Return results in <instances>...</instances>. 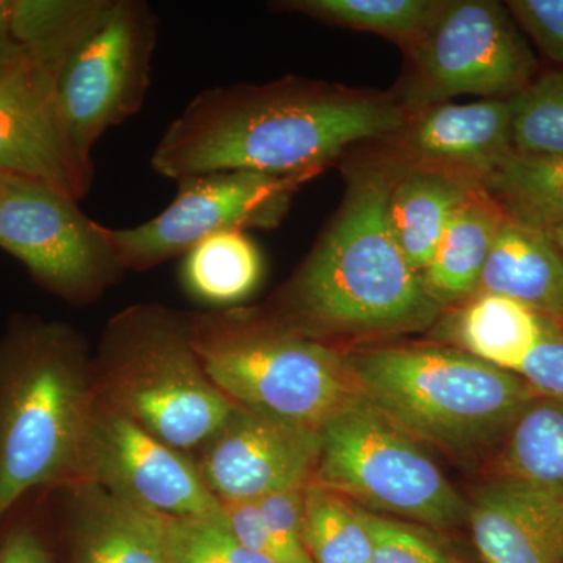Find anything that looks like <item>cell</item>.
Masks as SVG:
<instances>
[{
    "label": "cell",
    "mask_w": 563,
    "mask_h": 563,
    "mask_svg": "<svg viewBox=\"0 0 563 563\" xmlns=\"http://www.w3.org/2000/svg\"><path fill=\"white\" fill-rule=\"evenodd\" d=\"M0 173L38 180L77 202L92 184L95 166L63 121L54 77L27 54L0 77Z\"/></svg>",
    "instance_id": "cell-14"
},
{
    "label": "cell",
    "mask_w": 563,
    "mask_h": 563,
    "mask_svg": "<svg viewBox=\"0 0 563 563\" xmlns=\"http://www.w3.org/2000/svg\"><path fill=\"white\" fill-rule=\"evenodd\" d=\"M192 343L211 383L233 402L320 429L361 396L344 350L246 310L192 317Z\"/></svg>",
    "instance_id": "cell-6"
},
{
    "label": "cell",
    "mask_w": 563,
    "mask_h": 563,
    "mask_svg": "<svg viewBox=\"0 0 563 563\" xmlns=\"http://www.w3.org/2000/svg\"><path fill=\"white\" fill-rule=\"evenodd\" d=\"M442 0H288L277 9L313 20L376 33L406 49L431 22Z\"/></svg>",
    "instance_id": "cell-25"
},
{
    "label": "cell",
    "mask_w": 563,
    "mask_h": 563,
    "mask_svg": "<svg viewBox=\"0 0 563 563\" xmlns=\"http://www.w3.org/2000/svg\"><path fill=\"white\" fill-rule=\"evenodd\" d=\"M544 233L550 236L551 242L554 243V246L558 247L559 252H561L563 255V225H561V228L553 229V231Z\"/></svg>",
    "instance_id": "cell-35"
},
{
    "label": "cell",
    "mask_w": 563,
    "mask_h": 563,
    "mask_svg": "<svg viewBox=\"0 0 563 563\" xmlns=\"http://www.w3.org/2000/svg\"><path fill=\"white\" fill-rule=\"evenodd\" d=\"M313 174L210 173L185 177L174 201L131 229H106L122 269L146 272L221 232L277 228Z\"/></svg>",
    "instance_id": "cell-11"
},
{
    "label": "cell",
    "mask_w": 563,
    "mask_h": 563,
    "mask_svg": "<svg viewBox=\"0 0 563 563\" xmlns=\"http://www.w3.org/2000/svg\"><path fill=\"white\" fill-rule=\"evenodd\" d=\"M92 376L102 406L180 453L199 450L236 407L203 369L192 317L154 303L111 318Z\"/></svg>",
    "instance_id": "cell-5"
},
{
    "label": "cell",
    "mask_w": 563,
    "mask_h": 563,
    "mask_svg": "<svg viewBox=\"0 0 563 563\" xmlns=\"http://www.w3.org/2000/svg\"><path fill=\"white\" fill-rule=\"evenodd\" d=\"M69 490L73 563H172L165 517L96 484L74 485Z\"/></svg>",
    "instance_id": "cell-17"
},
{
    "label": "cell",
    "mask_w": 563,
    "mask_h": 563,
    "mask_svg": "<svg viewBox=\"0 0 563 563\" xmlns=\"http://www.w3.org/2000/svg\"><path fill=\"white\" fill-rule=\"evenodd\" d=\"M537 396L563 401V324L548 322L542 340L517 373Z\"/></svg>",
    "instance_id": "cell-32"
},
{
    "label": "cell",
    "mask_w": 563,
    "mask_h": 563,
    "mask_svg": "<svg viewBox=\"0 0 563 563\" xmlns=\"http://www.w3.org/2000/svg\"><path fill=\"white\" fill-rule=\"evenodd\" d=\"M481 187L510 221L542 232L563 225V154L514 150Z\"/></svg>",
    "instance_id": "cell-22"
},
{
    "label": "cell",
    "mask_w": 563,
    "mask_h": 563,
    "mask_svg": "<svg viewBox=\"0 0 563 563\" xmlns=\"http://www.w3.org/2000/svg\"><path fill=\"white\" fill-rule=\"evenodd\" d=\"M358 391L422 444L454 457L501 446L536 391L450 344H387L344 350Z\"/></svg>",
    "instance_id": "cell-4"
},
{
    "label": "cell",
    "mask_w": 563,
    "mask_h": 563,
    "mask_svg": "<svg viewBox=\"0 0 563 563\" xmlns=\"http://www.w3.org/2000/svg\"><path fill=\"white\" fill-rule=\"evenodd\" d=\"M172 563H274L243 547L222 518H166Z\"/></svg>",
    "instance_id": "cell-29"
},
{
    "label": "cell",
    "mask_w": 563,
    "mask_h": 563,
    "mask_svg": "<svg viewBox=\"0 0 563 563\" xmlns=\"http://www.w3.org/2000/svg\"><path fill=\"white\" fill-rule=\"evenodd\" d=\"M85 483L162 517L222 518L196 462L99 401L81 462Z\"/></svg>",
    "instance_id": "cell-12"
},
{
    "label": "cell",
    "mask_w": 563,
    "mask_h": 563,
    "mask_svg": "<svg viewBox=\"0 0 563 563\" xmlns=\"http://www.w3.org/2000/svg\"><path fill=\"white\" fill-rule=\"evenodd\" d=\"M407 73L396 95L409 111L459 95L510 99L536 79L537 60L506 3L442 0L404 49Z\"/></svg>",
    "instance_id": "cell-8"
},
{
    "label": "cell",
    "mask_w": 563,
    "mask_h": 563,
    "mask_svg": "<svg viewBox=\"0 0 563 563\" xmlns=\"http://www.w3.org/2000/svg\"><path fill=\"white\" fill-rule=\"evenodd\" d=\"M466 523L485 563H563V496L540 485L492 474Z\"/></svg>",
    "instance_id": "cell-16"
},
{
    "label": "cell",
    "mask_w": 563,
    "mask_h": 563,
    "mask_svg": "<svg viewBox=\"0 0 563 563\" xmlns=\"http://www.w3.org/2000/svg\"><path fill=\"white\" fill-rule=\"evenodd\" d=\"M362 518L373 540L369 563H468L418 526L365 509Z\"/></svg>",
    "instance_id": "cell-30"
},
{
    "label": "cell",
    "mask_w": 563,
    "mask_h": 563,
    "mask_svg": "<svg viewBox=\"0 0 563 563\" xmlns=\"http://www.w3.org/2000/svg\"><path fill=\"white\" fill-rule=\"evenodd\" d=\"M263 257L246 232H221L185 254L181 282L199 301L229 306L261 285Z\"/></svg>",
    "instance_id": "cell-24"
},
{
    "label": "cell",
    "mask_w": 563,
    "mask_h": 563,
    "mask_svg": "<svg viewBox=\"0 0 563 563\" xmlns=\"http://www.w3.org/2000/svg\"><path fill=\"white\" fill-rule=\"evenodd\" d=\"M158 20L143 0H99L54 70L63 121L81 154L139 113L151 85Z\"/></svg>",
    "instance_id": "cell-9"
},
{
    "label": "cell",
    "mask_w": 563,
    "mask_h": 563,
    "mask_svg": "<svg viewBox=\"0 0 563 563\" xmlns=\"http://www.w3.org/2000/svg\"><path fill=\"white\" fill-rule=\"evenodd\" d=\"M312 483L368 512L432 529L465 523L468 499L422 443L358 396L320 429Z\"/></svg>",
    "instance_id": "cell-7"
},
{
    "label": "cell",
    "mask_w": 563,
    "mask_h": 563,
    "mask_svg": "<svg viewBox=\"0 0 563 563\" xmlns=\"http://www.w3.org/2000/svg\"><path fill=\"white\" fill-rule=\"evenodd\" d=\"M321 451L318 429L277 420L236 404L228 421L199 448V473L224 501L263 496L312 483Z\"/></svg>",
    "instance_id": "cell-13"
},
{
    "label": "cell",
    "mask_w": 563,
    "mask_h": 563,
    "mask_svg": "<svg viewBox=\"0 0 563 563\" xmlns=\"http://www.w3.org/2000/svg\"><path fill=\"white\" fill-rule=\"evenodd\" d=\"M477 292L507 296L563 324V255L547 233L507 218Z\"/></svg>",
    "instance_id": "cell-20"
},
{
    "label": "cell",
    "mask_w": 563,
    "mask_h": 563,
    "mask_svg": "<svg viewBox=\"0 0 563 563\" xmlns=\"http://www.w3.org/2000/svg\"><path fill=\"white\" fill-rule=\"evenodd\" d=\"M407 117L396 96L298 77L210 88L169 122L151 166L173 180L231 172L318 176L351 144L383 141Z\"/></svg>",
    "instance_id": "cell-1"
},
{
    "label": "cell",
    "mask_w": 563,
    "mask_h": 563,
    "mask_svg": "<svg viewBox=\"0 0 563 563\" xmlns=\"http://www.w3.org/2000/svg\"><path fill=\"white\" fill-rule=\"evenodd\" d=\"M106 229L54 188L0 173V250L47 291L69 302H90L120 277L124 269Z\"/></svg>",
    "instance_id": "cell-10"
},
{
    "label": "cell",
    "mask_w": 563,
    "mask_h": 563,
    "mask_svg": "<svg viewBox=\"0 0 563 563\" xmlns=\"http://www.w3.org/2000/svg\"><path fill=\"white\" fill-rule=\"evenodd\" d=\"M303 544L313 563H369L373 540L362 509L321 485L303 488Z\"/></svg>",
    "instance_id": "cell-26"
},
{
    "label": "cell",
    "mask_w": 563,
    "mask_h": 563,
    "mask_svg": "<svg viewBox=\"0 0 563 563\" xmlns=\"http://www.w3.org/2000/svg\"><path fill=\"white\" fill-rule=\"evenodd\" d=\"M399 163L387 152L347 166L342 206L279 296L277 320L332 344L431 331L444 309L404 257L387 221Z\"/></svg>",
    "instance_id": "cell-2"
},
{
    "label": "cell",
    "mask_w": 563,
    "mask_h": 563,
    "mask_svg": "<svg viewBox=\"0 0 563 563\" xmlns=\"http://www.w3.org/2000/svg\"><path fill=\"white\" fill-rule=\"evenodd\" d=\"M550 321L507 296L476 292L468 301L444 310L431 331L443 344L517 374Z\"/></svg>",
    "instance_id": "cell-18"
},
{
    "label": "cell",
    "mask_w": 563,
    "mask_h": 563,
    "mask_svg": "<svg viewBox=\"0 0 563 563\" xmlns=\"http://www.w3.org/2000/svg\"><path fill=\"white\" fill-rule=\"evenodd\" d=\"M498 476L517 477L563 496V401L536 396L501 443Z\"/></svg>",
    "instance_id": "cell-23"
},
{
    "label": "cell",
    "mask_w": 563,
    "mask_h": 563,
    "mask_svg": "<svg viewBox=\"0 0 563 563\" xmlns=\"http://www.w3.org/2000/svg\"><path fill=\"white\" fill-rule=\"evenodd\" d=\"M383 143L385 152L402 165L481 185L514 151L512 101L442 102L409 111L402 128Z\"/></svg>",
    "instance_id": "cell-15"
},
{
    "label": "cell",
    "mask_w": 563,
    "mask_h": 563,
    "mask_svg": "<svg viewBox=\"0 0 563 563\" xmlns=\"http://www.w3.org/2000/svg\"><path fill=\"white\" fill-rule=\"evenodd\" d=\"M0 563H54L46 542L33 526L18 525L0 540Z\"/></svg>",
    "instance_id": "cell-33"
},
{
    "label": "cell",
    "mask_w": 563,
    "mask_h": 563,
    "mask_svg": "<svg viewBox=\"0 0 563 563\" xmlns=\"http://www.w3.org/2000/svg\"><path fill=\"white\" fill-rule=\"evenodd\" d=\"M96 407L79 333L60 321H11L0 336V525L32 493L79 484Z\"/></svg>",
    "instance_id": "cell-3"
},
{
    "label": "cell",
    "mask_w": 563,
    "mask_h": 563,
    "mask_svg": "<svg viewBox=\"0 0 563 563\" xmlns=\"http://www.w3.org/2000/svg\"><path fill=\"white\" fill-rule=\"evenodd\" d=\"M510 101L514 150L521 154H563V69L536 77Z\"/></svg>",
    "instance_id": "cell-28"
},
{
    "label": "cell",
    "mask_w": 563,
    "mask_h": 563,
    "mask_svg": "<svg viewBox=\"0 0 563 563\" xmlns=\"http://www.w3.org/2000/svg\"><path fill=\"white\" fill-rule=\"evenodd\" d=\"M11 33L51 76L99 0H9Z\"/></svg>",
    "instance_id": "cell-27"
},
{
    "label": "cell",
    "mask_w": 563,
    "mask_h": 563,
    "mask_svg": "<svg viewBox=\"0 0 563 563\" xmlns=\"http://www.w3.org/2000/svg\"><path fill=\"white\" fill-rule=\"evenodd\" d=\"M506 7L542 54L563 68V0H509Z\"/></svg>",
    "instance_id": "cell-31"
},
{
    "label": "cell",
    "mask_w": 563,
    "mask_h": 563,
    "mask_svg": "<svg viewBox=\"0 0 563 563\" xmlns=\"http://www.w3.org/2000/svg\"><path fill=\"white\" fill-rule=\"evenodd\" d=\"M506 221L504 211L481 185L455 209L421 274L426 290L444 310L468 301L479 290L485 263Z\"/></svg>",
    "instance_id": "cell-19"
},
{
    "label": "cell",
    "mask_w": 563,
    "mask_h": 563,
    "mask_svg": "<svg viewBox=\"0 0 563 563\" xmlns=\"http://www.w3.org/2000/svg\"><path fill=\"white\" fill-rule=\"evenodd\" d=\"M25 57V51L11 33L9 0H0V77Z\"/></svg>",
    "instance_id": "cell-34"
},
{
    "label": "cell",
    "mask_w": 563,
    "mask_h": 563,
    "mask_svg": "<svg viewBox=\"0 0 563 563\" xmlns=\"http://www.w3.org/2000/svg\"><path fill=\"white\" fill-rule=\"evenodd\" d=\"M398 163V174L388 195L387 221L404 257L421 276L455 209L479 185Z\"/></svg>",
    "instance_id": "cell-21"
}]
</instances>
